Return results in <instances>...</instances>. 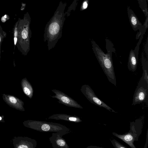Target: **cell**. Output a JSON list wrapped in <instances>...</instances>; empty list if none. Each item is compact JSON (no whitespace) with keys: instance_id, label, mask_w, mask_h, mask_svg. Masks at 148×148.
I'll return each instance as SVG.
<instances>
[{"instance_id":"1","label":"cell","mask_w":148,"mask_h":148,"mask_svg":"<svg viewBox=\"0 0 148 148\" xmlns=\"http://www.w3.org/2000/svg\"><path fill=\"white\" fill-rule=\"evenodd\" d=\"M107 53H105L96 42L92 39V49L99 64L109 81L116 86L115 75L112 60V53L115 51L114 45L108 39H106Z\"/></svg>"},{"instance_id":"2","label":"cell","mask_w":148,"mask_h":148,"mask_svg":"<svg viewBox=\"0 0 148 148\" xmlns=\"http://www.w3.org/2000/svg\"><path fill=\"white\" fill-rule=\"evenodd\" d=\"M18 37L16 46L24 56H26L30 50V39L32 32L30 25V18L28 12L22 19L18 20Z\"/></svg>"},{"instance_id":"3","label":"cell","mask_w":148,"mask_h":148,"mask_svg":"<svg viewBox=\"0 0 148 148\" xmlns=\"http://www.w3.org/2000/svg\"><path fill=\"white\" fill-rule=\"evenodd\" d=\"M23 123L26 127L40 132H58L65 135L71 132L69 128L57 123L27 120L24 121Z\"/></svg>"},{"instance_id":"4","label":"cell","mask_w":148,"mask_h":148,"mask_svg":"<svg viewBox=\"0 0 148 148\" xmlns=\"http://www.w3.org/2000/svg\"><path fill=\"white\" fill-rule=\"evenodd\" d=\"M63 22L53 20L46 25L44 31L43 40L47 41L48 50L54 47L62 36Z\"/></svg>"},{"instance_id":"5","label":"cell","mask_w":148,"mask_h":148,"mask_svg":"<svg viewBox=\"0 0 148 148\" xmlns=\"http://www.w3.org/2000/svg\"><path fill=\"white\" fill-rule=\"evenodd\" d=\"M139 120H136V122L130 123V130L127 133L123 134H118L112 132L113 135L121 140L132 148H136L134 144L135 141H138L141 132L142 124H139Z\"/></svg>"},{"instance_id":"6","label":"cell","mask_w":148,"mask_h":148,"mask_svg":"<svg viewBox=\"0 0 148 148\" xmlns=\"http://www.w3.org/2000/svg\"><path fill=\"white\" fill-rule=\"evenodd\" d=\"M148 92V82L144 78L143 73L134 92L132 105L140 104L145 101L147 98Z\"/></svg>"},{"instance_id":"7","label":"cell","mask_w":148,"mask_h":148,"mask_svg":"<svg viewBox=\"0 0 148 148\" xmlns=\"http://www.w3.org/2000/svg\"><path fill=\"white\" fill-rule=\"evenodd\" d=\"M80 91L90 103L100 107L103 108L110 112H117L98 98L88 85L84 84L82 86Z\"/></svg>"},{"instance_id":"8","label":"cell","mask_w":148,"mask_h":148,"mask_svg":"<svg viewBox=\"0 0 148 148\" xmlns=\"http://www.w3.org/2000/svg\"><path fill=\"white\" fill-rule=\"evenodd\" d=\"M51 91L55 95L50 96L53 98L56 99L58 100V102L59 103L68 107L80 109L83 108L77 101L64 93L56 89L52 90Z\"/></svg>"},{"instance_id":"9","label":"cell","mask_w":148,"mask_h":148,"mask_svg":"<svg viewBox=\"0 0 148 148\" xmlns=\"http://www.w3.org/2000/svg\"><path fill=\"white\" fill-rule=\"evenodd\" d=\"M12 141L14 148H35L37 145L36 140L27 136H14Z\"/></svg>"},{"instance_id":"10","label":"cell","mask_w":148,"mask_h":148,"mask_svg":"<svg viewBox=\"0 0 148 148\" xmlns=\"http://www.w3.org/2000/svg\"><path fill=\"white\" fill-rule=\"evenodd\" d=\"M143 38V35H141L139 38V41L134 50L132 49L130 52L127 63V67L130 71L134 72L136 70L139 46Z\"/></svg>"},{"instance_id":"11","label":"cell","mask_w":148,"mask_h":148,"mask_svg":"<svg viewBox=\"0 0 148 148\" xmlns=\"http://www.w3.org/2000/svg\"><path fill=\"white\" fill-rule=\"evenodd\" d=\"M2 96L3 101L10 107L20 111H25L24 103L21 99L12 95L3 94Z\"/></svg>"},{"instance_id":"12","label":"cell","mask_w":148,"mask_h":148,"mask_svg":"<svg viewBox=\"0 0 148 148\" xmlns=\"http://www.w3.org/2000/svg\"><path fill=\"white\" fill-rule=\"evenodd\" d=\"M64 134L54 132L49 138L53 147L54 148H69V147L65 140L62 138Z\"/></svg>"},{"instance_id":"13","label":"cell","mask_w":148,"mask_h":148,"mask_svg":"<svg viewBox=\"0 0 148 148\" xmlns=\"http://www.w3.org/2000/svg\"><path fill=\"white\" fill-rule=\"evenodd\" d=\"M48 119L61 120L68 121L79 123L82 121L80 118L75 115H71L64 114H53L49 117Z\"/></svg>"},{"instance_id":"14","label":"cell","mask_w":148,"mask_h":148,"mask_svg":"<svg viewBox=\"0 0 148 148\" xmlns=\"http://www.w3.org/2000/svg\"><path fill=\"white\" fill-rule=\"evenodd\" d=\"M21 84L24 93L29 99H32L33 95L34 90L31 84L26 77L21 80Z\"/></svg>"},{"instance_id":"15","label":"cell","mask_w":148,"mask_h":148,"mask_svg":"<svg viewBox=\"0 0 148 148\" xmlns=\"http://www.w3.org/2000/svg\"><path fill=\"white\" fill-rule=\"evenodd\" d=\"M142 63L143 70V73H144V77L146 81L148 82V60H146L145 57L144 53H142Z\"/></svg>"},{"instance_id":"16","label":"cell","mask_w":148,"mask_h":148,"mask_svg":"<svg viewBox=\"0 0 148 148\" xmlns=\"http://www.w3.org/2000/svg\"><path fill=\"white\" fill-rule=\"evenodd\" d=\"M18 21L15 24L13 29V41L14 45V49L15 48L17 41L18 37Z\"/></svg>"},{"instance_id":"17","label":"cell","mask_w":148,"mask_h":148,"mask_svg":"<svg viewBox=\"0 0 148 148\" xmlns=\"http://www.w3.org/2000/svg\"><path fill=\"white\" fill-rule=\"evenodd\" d=\"M7 36L6 33L3 30V28L0 24V62L1 61V45L2 42L4 38Z\"/></svg>"},{"instance_id":"18","label":"cell","mask_w":148,"mask_h":148,"mask_svg":"<svg viewBox=\"0 0 148 148\" xmlns=\"http://www.w3.org/2000/svg\"><path fill=\"white\" fill-rule=\"evenodd\" d=\"M110 141L115 148H127L114 139L110 140Z\"/></svg>"},{"instance_id":"19","label":"cell","mask_w":148,"mask_h":148,"mask_svg":"<svg viewBox=\"0 0 148 148\" xmlns=\"http://www.w3.org/2000/svg\"><path fill=\"white\" fill-rule=\"evenodd\" d=\"M131 22L134 26H135L137 24V21L136 18L134 16H132L131 18Z\"/></svg>"},{"instance_id":"20","label":"cell","mask_w":148,"mask_h":148,"mask_svg":"<svg viewBox=\"0 0 148 148\" xmlns=\"http://www.w3.org/2000/svg\"><path fill=\"white\" fill-rule=\"evenodd\" d=\"M148 130L147 131V135H146V142L145 143V147H144V148H147V146L148 145Z\"/></svg>"},{"instance_id":"21","label":"cell","mask_w":148,"mask_h":148,"mask_svg":"<svg viewBox=\"0 0 148 148\" xmlns=\"http://www.w3.org/2000/svg\"><path fill=\"white\" fill-rule=\"evenodd\" d=\"M4 117V116L3 115H0V122L5 123Z\"/></svg>"},{"instance_id":"22","label":"cell","mask_w":148,"mask_h":148,"mask_svg":"<svg viewBox=\"0 0 148 148\" xmlns=\"http://www.w3.org/2000/svg\"><path fill=\"white\" fill-rule=\"evenodd\" d=\"M87 148H103V147H100L97 146H88Z\"/></svg>"},{"instance_id":"23","label":"cell","mask_w":148,"mask_h":148,"mask_svg":"<svg viewBox=\"0 0 148 148\" xmlns=\"http://www.w3.org/2000/svg\"><path fill=\"white\" fill-rule=\"evenodd\" d=\"M88 6V4L86 2H84L83 4V7L84 9L86 8Z\"/></svg>"}]
</instances>
